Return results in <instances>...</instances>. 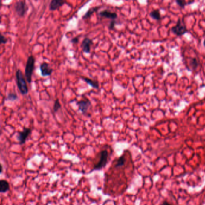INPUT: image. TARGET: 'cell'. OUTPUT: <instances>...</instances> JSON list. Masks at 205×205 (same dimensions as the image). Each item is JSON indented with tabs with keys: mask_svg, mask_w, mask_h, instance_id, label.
Instances as JSON below:
<instances>
[{
	"mask_svg": "<svg viewBox=\"0 0 205 205\" xmlns=\"http://www.w3.org/2000/svg\"><path fill=\"white\" fill-rule=\"evenodd\" d=\"M111 153L107 149H104L99 152L97 154V162L94 164L92 171L100 170L103 169L110 160Z\"/></svg>",
	"mask_w": 205,
	"mask_h": 205,
	"instance_id": "6da1fadb",
	"label": "cell"
},
{
	"mask_svg": "<svg viewBox=\"0 0 205 205\" xmlns=\"http://www.w3.org/2000/svg\"><path fill=\"white\" fill-rule=\"evenodd\" d=\"M15 77L18 88L20 93L23 95L27 94L28 93V88L27 87V84L24 78V76L20 69H18L16 71Z\"/></svg>",
	"mask_w": 205,
	"mask_h": 205,
	"instance_id": "7a4b0ae2",
	"label": "cell"
},
{
	"mask_svg": "<svg viewBox=\"0 0 205 205\" xmlns=\"http://www.w3.org/2000/svg\"><path fill=\"white\" fill-rule=\"evenodd\" d=\"M35 59L33 56H30L27 59L25 69V77L27 82L30 84L32 81V75L34 68Z\"/></svg>",
	"mask_w": 205,
	"mask_h": 205,
	"instance_id": "3957f363",
	"label": "cell"
},
{
	"mask_svg": "<svg viewBox=\"0 0 205 205\" xmlns=\"http://www.w3.org/2000/svg\"><path fill=\"white\" fill-rule=\"evenodd\" d=\"M28 10V6L25 1H18L15 4V10L19 17H24Z\"/></svg>",
	"mask_w": 205,
	"mask_h": 205,
	"instance_id": "277c9868",
	"label": "cell"
},
{
	"mask_svg": "<svg viewBox=\"0 0 205 205\" xmlns=\"http://www.w3.org/2000/svg\"><path fill=\"white\" fill-rule=\"evenodd\" d=\"M171 31L178 36H182L188 32V30L185 24H183L180 19H179L176 24L173 27Z\"/></svg>",
	"mask_w": 205,
	"mask_h": 205,
	"instance_id": "5b68a950",
	"label": "cell"
},
{
	"mask_svg": "<svg viewBox=\"0 0 205 205\" xmlns=\"http://www.w3.org/2000/svg\"><path fill=\"white\" fill-rule=\"evenodd\" d=\"M31 134V129L28 128H24L22 131L18 132L16 138L19 144H24Z\"/></svg>",
	"mask_w": 205,
	"mask_h": 205,
	"instance_id": "8992f818",
	"label": "cell"
},
{
	"mask_svg": "<svg viewBox=\"0 0 205 205\" xmlns=\"http://www.w3.org/2000/svg\"><path fill=\"white\" fill-rule=\"evenodd\" d=\"M77 104L78 106V110L84 115H85L88 111V108L90 107L91 103L88 99L81 100L77 102Z\"/></svg>",
	"mask_w": 205,
	"mask_h": 205,
	"instance_id": "52a82bcc",
	"label": "cell"
},
{
	"mask_svg": "<svg viewBox=\"0 0 205 205\" xmlns=\"http://www.w3.org/2000/svg\"><path fill=\"white\" fill-rule=\"evenodd\" d=\"M40 71L42 77H48L52 74L53 69L49 67V65L46 62L42 63L40 66Z\"/></svg>",
	"mask_w": 205,
	"mask_h": 205,
	"instance_id": "ba28073f",
	"label": "cell"
},
{
	"mask_svg": "<svg viewBox=\"0 0 205 205\" xmlns=\"http://www.w3.org/2000/svg\"><path fill=\"white\" fill-rule=\"evenodd\" d=\"M66 3L67 2L63 0H52L50 3L49 9L51 11H54L59 9Z\"/></svg>",
	"mask_w": 205,
	"mask_h": 205,
	"instance_id": "9c48e42d",
	"label": "cell"
},
{
	"mask_svg": "<svg viewBox=\"0 0 205 205\" xmlns=\"http://www.w3.org/2000/svg\"><path fill=\"white\" fill-rule=\"evenodd\" d=\"M92 43L93 42L90 38L85 37L84 39L81 44L82 50L84 53H87V54L90 53L91 45H92Z\"/></svg>",
	"mask_w": 205,
	"mask_h": 205,
	"instance_id": "30bf717a",
	"label": "cell"
},
{
	"mask_svg": "<svg viewBox=\"0 0 205 205\" xmlns=\"http://www.w3.org/2000/svg\"><path fill=\"white\" fill-rule=\"evenodd\" d=\"M99 16L101 17L106 18L112 20H115L117 18V15L116 12H112L108 10H104L99 12Z\"/></svg>",
	"mask_w": 205,
	"mask_h": 205,
	"instance_id": "8fae6325",
	"label": "cell"
},
{
	"mask_svg": "<svg viewBox=\"0 0 205 205\" xmlns=\"http://www.w3.org/2000/svg\"><path fill=\"white\" fill-rule=\"evenodd\" d=\"M10 189L9 182L4 179H1L0 181V191L1 193L7 192Z\"/></svg>",
	"mask_w": 205,
	"mask_h": 205,
	"instance_id": "7c38bea8",
	"label": "cell"
},
{
	"mask_svg": "<svg viewBox=\"0 0 205 205\" xmlns=\"http://www.w3.org/2000/svg\"><path fill=\"white\" fill-rule=\"evenodd\" d=\"M81 78L84 80L86 83H87L88 84H89L90 86H91L93 88H96V89H98L99 88V83L97 81H93L87 77H81Z\"/></svg>",
	"mask_w": 205,
	"mask_h": 205,
	"instance_id": "4fadbf2b",
	"label": "cell"
},
{
	"mask_svg": "<svg viewBox=\"0 0 205 205\" xmlns=\"http://www.w3.org/2000/svg\"><path fill=\"white\" fill-rule=\"evenodd\" d=\"M99 7L97 6V7H94L92 8H90L88 11L84 15V16H82V19H87L88 18H90L91 17V16L95 12H96L98 9H99Z\"/></svg>",
	"mask_w": 205,
	"mask_h": 205,
	"instance_id": "5bb4252c",
	"label": "cell"
},
{
	"mask_svg": "<svg viewBox=\"0 0 205 205\" xmlns=\"http://www.w3.org/2000/svg\"><path fill=\"white\" fill-rule=\"evenodd\" d=\"M150 16L153 18V19H154L155 20H160L161 18V15H160V12L158 10H153L150 12Z\"/></svg>",
	"mask_w": 205,
	"mask_h": 205,
	"instance_id": "9a60e30c",
	"label": "cell"
},
{
	"mask_svg": "<svg viewBox=\"0 0 205 205\" xmlns=\"http://www.w3.org/2000/svg\"><path fill=\"white\" fill-rule=\"evenodd\" d=\"M18 99V96L17 94L15 92H10L7 94L6 100H9L10 101H15Z\"/></svg>",
	"mask_w": 205,
	"mask_h": 205,
	"instance_id": "2e32d148",
	"label": "cell"
},
{
	"mask_svg": "<svg viewBox=\"0 0 205 205\" xmlns=\"http://www.w3.org/2000/svg\"><path fill=\"white\" fill-rule=\"evenodd\" d=\"M116 164H115V167L116 168H118V167H120L124 165L125 163V157L123 156L119 158L117 161H116Z\"/></svg>",
	"mask_w": 205,
	"mask_h": 205,
	"instance_id": "e0dca14e",
	"label": "cell"
},
{
	"mask_svg": "<svg viewBox=\"0 0 205 205\" xmlns=\"http://www.w3.org/2000/svg\"><path fill=\"white\" fill-rule=\"evenodd\" d=\"M61 108H62V105L60 103L59 99H57L54 102V107H53V110H54V113H57Z\"/></svg>",
	"mask_w": 205,
	"mask_h": 205,
	"instance_id": "ac0fdd59",
	"label": "cell"
},
{
	"mask_svg": "<svg viewBox=\"0 0 205 205\" xmlns=\"http://www.w3.org/2000/svg\"><path fill=\"white\" fill-rule=\"evenodd\" d=\"M194 2V1H191V2L186 3L185 1H182V0H180V1H178V0H177V1H176L177 4L182 8H184L185 7V6H186L187 4H189L193 3Z\"/></svg>",
	"mask_w": 205,
	"mask_h": 205,
	"instance_id": "d6986e66",
	"label": "cell"
},
{
	"mask_svg": "<svg viewBox=\"0 0 205 205\" xmlns=\"http://www.w3.org/2000/svg\"><path fill=\"white\" fill-rule=\"evenodd\" d=\"M190 65L193 68L195 69L198 66V61L197 60V59L195 58H193L192 59H191V63H190Z\"/></svg>",
	"mask_w": 205,
	"mask_h": 205,
	"instance_id": "ffe728a7",
	"label": "cell"
},
{
	"mask_svg": "<svg viewBox=\"0 0 205 205\" xmlns=\"http://www.w3.org/2000/svg\"><path fill=\"white\" fill-rule=\"evenodd\" d=\"M0 39H1V41L0 42H1V43H2V44H6L8 42V39L3 34H1V37H0Z\"/></svg>",
	"mask_w": 205,
	"mask_h": 205,
	"instance_id": "44dd1931",
	"label": "cell"
},
{
	"mask_svg": "<svg viewBox=\"0 0 205 205\" xmlns=\"http://www.w3.org/2000/svg\"><path fill=\"white\" fill-rule=\"evenodd\" d=\"M116 24V21H115V20H112V21L110 22V24H109V27H109V29H110V30H113V29H114Z\"/></svg>",
	"mask_w": 205,
	"mask_h": 205,
	"instance_id": "7402d4cb",
	"label": "cell"
},
{
	"mask_svg": "<svg viewBox=\"0 0 205 205\" xmlns=\"http://www.w3.org/2000/svg\"><path fill=\"white\" fill-rule=\"evenodd\" d=\"M71 42L72 43H78L79 42V38L77 37H75L73 38V39L71 40Z\"/></svg>",
	"mask_w": 205,
	"mask_h": 205,
	"instance_id": "603a6c76",
	"label": "cell"
},
{
	"mask_svg": "<svg viewBox=\"0 0 205 205\" xmlns=\"http://www.w3.org/2000/svg\"><path fill=\"white\" fill-rule=\"evenodd\" d=\"M163 205H171V204H170L169 203H168L167 201H164V202L163 203Z\"/></svg>",
	"mask_w": 205,
	"mask_h": 205,
	"instance_id": "cb8c5ba5",
	"label": "cell"
},
{
	"mask_svg": "<svg viewBox=\"0 0 205 205\" xmlns=\"http://www.w3.org/2000/svg\"><path fill=\"white\" fill-rule=\"evenodd\" d=\"M203 45L205 46V40H204V42H203Z\"/></svg>",
	"mask_w": 205,
	"mask_h": 205,
	"instance_id": "d4e9b609",
	"label": "cell"
}]
</instances>
